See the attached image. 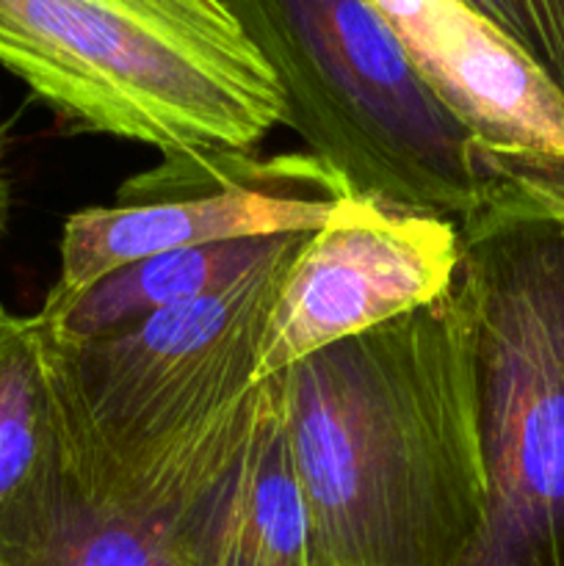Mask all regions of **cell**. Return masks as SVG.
<instances>
[{
    "instance_id": "1",
    "label": "cell",
    "mask_w": 564,
    "mask_h": 566,
    "mask_svg": "<svg viewBox=\"0 0 564 566\" xmlns=\"http://www.w3.org/2000/svg\"><path fill=\"white\" fill-rule=\"evenodd\" d=\"M280 379L310 566H462L487 506L462 265L435 302L318 348Z\"/></svg>"
},
{
    "instance_id": "2",
    "label": "cell",
    "mask_w": 564,
    "mask_h": 566,
    "mask_svg": "<svg viewBox=\"0 0 564 566\" xmlns=\"http://www.w3.org/2000/svg\"><path fill=\"white\" fill-rule=\"evenodd\" d=\"M307 238L293 232L232 285L125 335L44 332L64 464L83 492L169 531L252 420L265 326Z\"/></svg>"
},
{
    "instance_id": "3",
    "label": "cell",
    "mask_w": 564,
    "mask_h": 566,
    "mask_svg": "<svg viewBox=\"0 0 564 566\" xmlns=\"http://www.w3.org/2000/svg\"><path fill=\"white\" fill-rule=\"evenodd\" d=\"M0 64L97 136L254 149L285 103L224 0H0Z\"/></svg>"
},
{
    "instance_id": "4",
    "label": "cell",
    "mask_w": 564,
    "mask_h": 566,
    "mask_svg": "<svg viewBox=\"0 0 564 566\" xmlns=\"http://www.w3.org/2000/svg\"><path fill=\"white\" fill-rule=\"evenodd\" d=\"M459 235L487 473L462 566H564V224L492 177Z\"/></svg>"
},
{
    "instance_id": "5",
    "label": "cell",
    "mask_w": 564,
    "mask_h": 566,
    "mask_svg": "<svg viewBox=\"0 0 564 566\" xmlns=\"http://www.w3.org/2000/svg\"><path fill=\"white\" fill-rule=\"evenodd\" d=\"M263 55L285 125L359 197L464 221L492 177L470 127L370 0H224Z\"/></svg>"
},
{
    "instance_id": "6",
    "label": "cell",
    "mask_w": 564,
    "mask_h": 566,
    "mask_svg": "<svg viewBox=\"0 0 564 566\" xmlns=\"http://www.w3.org/2000/svg\"><path fill=\"white\" fill-rule=\"evenodd\" d=\"M354 193L313 153L186 147L130 177L108 208L72 213L61 232L53 296H70L114 269L208 243L315 232Z\"/></svg>"
},
{
    "instance_id": "7",
    "label": "cell",
    "mask_w": 564,
    "mask_h": 566,
    "mask_svg": "<svg viewBox=\"0 0 564 566\" xmlns=\"http://www.w3.org/2000/svg\"><path fill=\"white\" fill-rule=\"evenodd\" d=\"M459 224L348 193L310 232L271 310L258 381L346 337L412 313L453 285Z\"/></svg>"
},
{
    "instance_id": "8",
    "label": "cell",
    "mask_w": 564,
    "mask_h": 566,
    "mask_svg": "<svg viewBox=\"0 0 564 566\" xmlns=\"http://www.w3.org/2000/svg\"><path fill=\"white\" fill-rule=\"evenodd\" d=\"M492 164L564 188V97L462 0H370Z\"/></svg>"
},
{
    "instance_id": "9",
    "label": "cell",
    "mask_w": 564,
    "mask_h": 566,
    "mask_svg": "<svg viewBox=\"0 0 564 566\" xmlns=\"http://www.w3.org/2000/svg\"><path fill=\"white\" fill-rule=\"evenodd\" d=\"M166 536L186 566H310L313 525L280 374L258 381L247 431Z\"/></svg>"
},
{
    "instance_id": "10",
    "label": "cell",
    "mask_w": 564,
    "mask_h": 566,
    "mask_svg": "<svg viewBox=\"0 0 564 566\" xmlns=\"http://www.w3.org/2000/svg\"><path fill=\"white\" fill-rule=\"evenodd\" d=\"M285 238H243L133 260L70 296L48 293L36 315L44 332L64 343L125 335L164 310L197 302L232 285L271 258Z\"/></svg>"
},
{
    "instance_id": "11",
    "label": "cell",
    "mask_w": 564,
    "mask_h": 566,
    "mask_svg": "<svg viewBox=\"0 0 564 566\" xmlns=\"http://www.w3.org/2000/svg\"><path fill=\"white\" fill-rule=\"evenodd\" d=\"M0 566H186L169 536L77 486L66 464L0 517Z\"/></svg>"
},
{
    "instance_id": "12",
    "label": "cell",
    "mask_w": 564,
    "mask_h": 566,
    "mask_svg": "<svg viewBox=\"0 0 564 566\" xmlns=\"http://www.w3.org/2000/svg\"><path fill=\"white\" fill-rule=\"evenodd\" d=\"M61 462L64 446L42 321L0 304V517Z\"/></svg>"
},
{
    "instance_id": "13",
    "label": "cell",
    "mask_w": 564,
    "mask_h": 566,
    "mask_svg": "<svg viewBox=\"0 0 564 566\" xmlns=\"http://www.w3.org/2000/svg\"><path fill=\"white\" fill-rule=\"evenodd\" d=\"M506 36L564 97V0H462Z\"/></svg>"
},
{
    "instance_id": "14",
    "label": "cell",
    "mask_w": 564,
    "mask_h": 566,
    "mask_svg": "<svg viewBox=\"0 0 564 566\" xmlns=\"http://www.w3.org/2000/svg\"><path fill=\"white\" fill-rule=\"evenodd\" d=\"M9 216H11V180L9 171H6V136L0 130V235L9 227Z\"/></svg>"
},
{
    "instance_id": "15",
    "label": "cell",
    "mask_w": 564,
    "mask_h": 566,
    "mask_svg": "<svg viewBox=\"0 0 564 566\" xmlns=\"http://www.w3.org/2000/svg\"><path fill=\"white\" fill-rule=\"evenodd\" d=\"M558 224H564V221H558Z\"/></svg>"
}]
</instances>
